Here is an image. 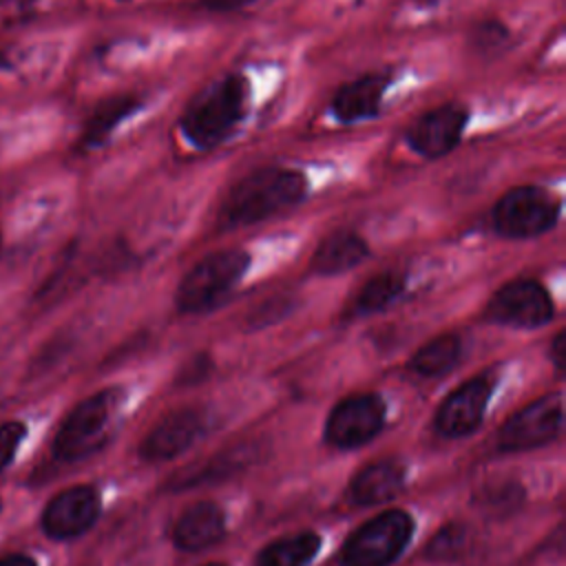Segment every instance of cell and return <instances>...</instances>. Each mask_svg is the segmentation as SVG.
<instances>
[{
  "label": "cell",
  "instance_id": "obj_1",
  "mask_svg": "<svg viewBox=\"0 0 566 566\" xmlns=\"http://www.w3.org/2000/svg\"><path fill=\"white\" fill-rule=\"evenodd\" d=\"M307 195V179L294 168L268 166L243 175L221 201L219 219L230 228L254 226L298 206Z\"/></svg>",
  "mask_w": 566,
  "mask_h": 566
},
{
  "label": "cell",
  "instance_id": "obj_2",
  "mask_svg": "<svg viewBox=\"0 0 566 566\" xmlns=\"http://www.w3.org/2000/svg\"><path fill=\"white\" fill-rule=\"evenodd\" d=\"M248 84L241 75H226L197 93L179 119L181 135L199 150L223 144L245 115Z\"/></svg>",
  "mask_w": 566,
  "mask_h": 566
},
{
  "label": "cell",
  "instance_id": "obj_3",
  "mask_svg": "<svg viewBox=\"0 0 566 566\" xmlns=\"http://www.w3.org/2000/svg\"><path fill=\"white\" fill-rule=\"evenodd\" d=\"M250 254L241 248H223L199 259L181 279L175 305L184 314H201L217 307L241 283Z\"/></svg>",
  "mask_w": 566,
  "mask_h": 566
},
{
  "label": "cell",
  "instance_id": "obj_4",
  "mask_svg": "<svg viewBox=\"0 0 566 566\" xmlns=\"http://www.w3.org/2000/svg\"><path fill=\"white\" fill-rule=\"evenodd\" d=\"M562 212L559 197L533 184L506 190L491 210L493 230L506 239H533L548 232Z\"/></svg>",
  "mask_w": 566,
  "mask_h": 566
},
{
  "label": "cell",
  "instance_id": "obj_5",
  "mask_svg": "<svg viewBox=\"0 0 566 566\" xmlns=\"http://www.w3.org/2000/svg\"><path fill=\"white\" fill-rule=\"evenodd\" d=\"M122 400L117 389H104L82 400L62 422L53 451L60 460H77L97 451L106 438L115 409Z\"/></svg>",
  "mask_w": 566,
  "mask_h": 566
},
{
  "label": "cell",
  "instance_id": "obj_6",
  "mask_svg": "<svg viewBox=\"0 0 566 566\" xmlns=\"http://www.w3.org/2000/svg\"><path fill=\"white\" fill-rule=\"evenodd\" d=\"M413 520L405 511H387L363 524L343 546L345 566H387L411 539Z\"/></svg>",
  "mask_w": 566,
  "mask_h": 566
},
{
  "label": "cell",
  "instance_id": "obj_7",
  "mask_svg": "<svg viewBox=\"0 0 566 566\" xmlns=\"http://www.w3.org/2000/svg\"><path fill=\"white\" fill-rule=\"evenodd\" d=\"M486 316L511 327H542L553 318V298L539 281L520 276L493 292Z\"/></svg>",
  "mask_w": 566,
  "mask_h": 566
},
{
  "label": "cell",
  "instance_id": "obj_8",
  "mask_svg": "<svg viewBox=\"0 0 566 566\" xmlns=\"http://www.w3.org/2000/svg\"><path fill=\"white\" fill-rule=\"evenodd\" d=\"M469 111L458 102H447L422 113L407 130L409 148L424 159L449 155L462 139Z\"/></svg>",
  "mask_w": 566,
  "mask_h": 566
},
{
  "label": "cell",
  "instance_id": "obj_9",
  "mask_svg": "<svg viewBox=\"0 0 566 566\" xmlns=\"http://www.w3.org/2000/svg\"><path fill=\"white\" fill-rule=\"evenodd\" d=\"M385 420V402L376 394H356L340 400L327 420L325 438L343 449L360 447L378 433Z\"/></svg>",
  "mask_w": 566,
  "mask_h": 566
},
{
  "label": "cell",
  "instance_id": "obj_10",
  "mask_svg": "<svg viewBox=\"0 0 566 566\" xmlns=\"http://www.w3.org/2000/svg\"><path fill=\"white\" fill-rule=\"evenodd\" d=\"M564 407L559 394H548L526 405L500 429V447L504 451H522L539 447L555 438L562 427Z\"/></svg>",
  "mask_w": 566,
  "mask_h": 566
},
{
  "label": "cell",
  "instance_id": "obj_11",
  "mask_svg": "<svg viewBox=\"0 0 566 566\" xmlns=\"http://www.w3.org/2000/svg\"><path fill=\"white\" fill-rule=\"evenodd\" d=\"M99 513V495L91 486H71L57 493L42 513V528L49 537L64 539L84 533Z\"/></svg>",
  "mask_w": 566,
  "mask_h": 566
},
{
  "label": "cell",
  "instance_id": "obj_12",
  "mask_svg": "<svg viewBox=\"0 0 566 566\" xmlns=\"http://www.w3.org/2000/svg\"><path fill=\"white\" fill-rule=\"evenodd\" d=\"M489 396H491L489 380L484 378L467 380L455 391H451L440 405L436 416L438 429L449 438L471 433L482 422Z\"/></svg>",
  "mask_w": 566,
  "mask_h": 566
},
{
  "label": "cell",
  "instance_id": "obj_13",
  "mask_svg": "<svg viewBox=\"0 0 566 566\" xmlns=\"http://www.w3.org/2000/svg\"><path fill=\"white\" fill-rule=\"evenodd\" d=\"M203 429V416L197 409H179L168 413L144 438L139 453L146 460H168L186 451Z\"/></svg>",
  "mask_w": 566,
  "mask_h": 566
},
{
  "label": "cell",
  "instance_id": "obj_14",
  "mask_svg": "<svg viewBox=\"0 0 566 566\" xmlns=\"http://www.w3.org/2000/svg\"><path fill=\"white\" fill-rule=\"evenodd\" d=\"M389 86L387 73H367L343 84L332 97V113L338 122L354 124L376 117Z\"/></svg>",
  "mask_w": 566,
  "mask_h": 566
},
{
  "label": "cell",
  "instance_id": "obj_15",
  "mask_svg": "<svg viewBox=\"0 0 566 566\" xmlns=\"http://www.w3.org/2000/svg\"><path fill=\"white\" fill-rule=\"evenodd\" d=\"M369 254L367 241L354 230H334L327 234L312 254V270L321 276L343 274L360 265Z\"/></svg>",
  "mask_w": 566,
  "mask_h": 566
},
{
  "label": "cell",
  "instance_id": "obj_16",
  "mask_svg": "<svg viewBox=\"0 0 566 566\" xmlns=\"http://www.w3.org/2000/svg\"><path fill=\"white\" fill-rule=\"evenodd\" d=\"M223 513L212 502L190 506L175 524L172 539L184 551H201L223 535Z\"/></svg>",
  "mask_w": 566,
  "mask_h": 566
},
{
  "label": "cell",
  "instance_id": "obj_17",
  "mask_svg": "<svg viewBox=\"0 0 566 566\" xmlns=\"http://www.w3.org/2000/svg\"><path fill=\"white\" fill-rule=\"evenodd\" d=\"M405 484V469L398 462L380 460L360 469L352 480V497L360 506L396 497Z\"/></svg>",
  "mask_w": 566,
  "mask_h": 566
},
{
  "label": "cell",
  "instance_id": "obj_18",
  "mask_svg": "<svg viewBox=\"0 0 566 566\" xmlns=\"http://www.w3.org/2000/svg\"><path fill=\"white\" fill-rule=\"evenodd\" d=\"M137 108H139V99L135 95H113L99 102L84 124L82 144L91 148L104 144L111 137V133Z\"/></svg>",
  "mask_w": 566,
  "mask_h": 566
},
{
  "label": "cell",
  "instance_id": "obj_19",
  "mask_svg": "<svg viewBox=\"0 0 566 566\" xmlns=\"http://www.w3.org/2000/svg\"><path fill=\"white\" fill-rule=\"evenodd\" d=\"M405 274L402 272H394V270H385L378 272L376 276L367 279L352 303V312L354 314H376L382 312L385 307H389L405 290Z\"/></svg>",
  "mask_w": 566,
  "mask_h": 566
},
{
  "label": "cell",
  "instance_id": "obj_20",
  "mask_svg": "<svg viewBox=\"0 0 566 566\" xmlns=\"http://www.w3.org/2000/svg\"><path fill=\"white\" fill-rule=\"evenodd\" d=\"M462 354V340L455 334H440L424 343L409 360L411 371L420 376H442L455 367Z\"/></svg>",
  "mask_w": 566,
  "mask_h": 566
},
{
  "label": "cell",
  "instance_id": "obj_21",
  "mask_svg": "<svg viewBox=\"0 0 566 566\" xmlns=\"http://www.w3.org/2000/svg\"><path fill=\"white\" fill-rule=\"evenodd\" d=\"M254 458V449L252 447H237L232 451L219 453L214 458H210V462H206L203 467H192L181 471L179 475H172L170 486L172 489H186L206 480H217L223 475H230L234 471H241L250 460Z\"/></svg>",
  "mask_w": 566,
  "mask_h": 566
},
{
  "label": "cell",
  "instance_id": "obj_22",
  "mask_svg": "<svg viewBox=\"0 0 566 566\" xmlns=\"http://www.w3.org/2000/svg\"><path fill=\"white\" fill-rule=\"evenodd\" d=\"M321 546L316 533H298L265 546L259 555L256 566H305Z\"/></svg>",
  "mask_w": 566,
  "mask_h": 566
},
{
  "label": "cell",
  "instance_id": "obj_23",
  "mask_svg": "<svg viewBox=\"0 0 566 566\" xmlns=\"http://www.w3.org/2000/svg\"><path fill=\"white\" fill-rule=\"evenodd\" d=\"M467 539H469L467 526H462V524H447L427 544V557L433 559V562L455 559L467 548Z\"/></svg>",
  "mask_w": 566,
  "mask_h": 566
},
{
  "label": "cell",
  "instance_id": "obj_24",
  "mask_svg": "<svg viewBox=\"0 0 566 566\" xmlns=\"http://www.w3.org/2000/svg\"><path fill=\"white\" fill-rule=\"evenodd\" d=\"M509 42V29L497 22V20H486V22H480L475 24V38H473V44L480 49V51H497L500 46H504Z\"/></svg>",
  "mask_w": 566,
  "mask_h": 566
},
{
  "label": "cell",
  "instance_id": "obj_25",
  "mask_svg": "<svg viewBox=\"0 0 566 566\" xmlns=\"http://www.w3.org/2000/svg\"><path fill=\"white\" fill-rule=\"evenodd\" d=\"M27 429L22 422H2L0 424V473L15 455Z\"/></svg>",
  "mask_w": 566,
  "mask_h": 566
},
{
  "label": "cell",
  "instance_id": "obj_26",
  "mask_svg": "<svg viewBox=\"0 0 566 566\" xmlns=\"http://www.w3.org/2000/svg\"><path fill=\"white\" fill-rule=\"evenodd\" d=\"M524 493L517 484H506V486H497L486 495V502L491 509H515L522 502Z\"/></svg>",
  "mask_w": 566,
  "mask_h": 566
},
{
  "label": "cell",
  "instance_id": "obj_27",
  "mask_svg": "<svg viewBox=\"0 0 566 566\" xmlns=\"http://www.w3.org/2000/svg\"><path fill=\"white\" fill-rule=\"evenodd\" d=\"M254 0H201V4L210 11H237Z\"/></svg>",
  "mask_w": 566,
  "mask_h": 566
},
{
  "label": "cell",
  "instance_id": "obj_28",
  "mask_svg": "<svg viewBox=\"0 0 566 566\" xmlns=\"http://www.w3.org/2000/svg\"><path fill=\"white\" fill-rule=\"evenodd\" d=\"M551 356H553V363L557 369H564V363H566V334L559 332L553 340V347H551Z\"/></svg>",
  "mask_w": 566,
  "mask_h": 566
},
{
  "label": "cell",
  "instance_id": "obj_29",
  "mask_svg": "<svg viewBox=\"0 0 566 566\" xmlns=\"http://www.w3.org/2000/svg\"><path fill=\"white\" fill-rule=\"evenodd\" d=\"M206 369H208V360L206 358H197V360H192L190 369H184L179 380L181 382H195V380H199L206 374Z\"/></svg>",
  "mask_w": 566,
  "mask_h": 566
},
{
  "label": "cell",
  "instance_id": "obj_30",
  "mask_svg": "<svg viewBox=\"0 0 566 566\" xmlns=\"http://www.w3.org/2000/svg\"><path fill=\"white\" fill-rule=\"evenodd\" d=\"M0 566H35V562L27 555H9L0 559Z\"/></svg>",
  "mask_w": 566,
  "mask_h": 566
},
{
  "label": "cell",
  "instance_id": "obj_31",
  "mask_svg": "<svg viewBox=\"0 0 566 566\" xmlns=\"http://www.w3.org/2000/svg\"><path fill=\"white\" fill-rule=\"evenodd\" d=\"M206 566H223V564H206Z\"/></svg>",
  "mask_w": 566,
  "mask_h": 566
}]
</instances>
